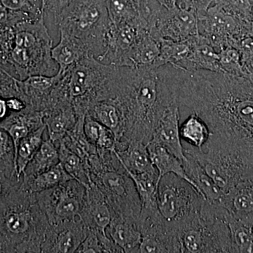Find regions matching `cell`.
I'll return each mask as SVG.
<instances>
[{
  "mask_svg": "<svg viewBox=\"0 0 253 253\" xmlns=\"http://www.w3.org/2000/svg\"><path fill=\"white\" fill-rule=\"evenodd\" d=\"M103 127V125L86 113L84 121V132L86 139L91 144L96 146Z\"/></svg>",
  "mask_w": 253,
  "mask_h": 253,
  "instance_id": "f6af8a7d",
  "label": "cell"
},
{
  "mask_svg": "<svg viewBox=\"0 0 253 253\" xmlns=\"http://www.w3.org/2000/svg\"><path fill=\"white\" fill-rule=\"evenodd\" d=\"M160 41L146 32L121 60L118 67L158 68Z\"/></svg>",
  "mask_w": 253,
  "mask_h": 253,
  "instance_id": "ffe728a7",
  "label": "cell"
},
{
  "mask_svg": "<svg viewBox=\"0 0 253 253\" xmlns=\"http://www.w3.org/2000/svg\"><path fill=\"white\" fill-rule=\"evenodd\" d=\"M185 155L186 159L183 162V166L186 174L205 199L211 203L218 202L224 194L221 190L194 157L189 154Z\"/></svg>",
  "mask_w": 253,
  "mask_h": 253,
  "instance_id": "83f0119b",
  "label": "cell"
},
{
  "mask_svg": "<svg viewBox=\"0 0 253 253\" xmlns=\"http://www.w3.org/2000/svg\"><path fill=\"white\" fill-rule=\"evenodd\" d=\"M251 15H252V16L253 18V1L252 6H251Z\"/></svg>",
  "mask_w": 253,
  "mask_h": 253,
  "instance_id": "11a10c76",
  "label": "cell"
},
{
  "mask_svg": "<svg viewBox=\"0 0 253 253\" xmlns=\"http://www.w3.org/2000/svg\"><path fill=\"white\" fill-rule=\"evenodd\" d=\"M149 32L158 41L182 42L198 36L199 19L194 11L150 3Z\"/></svg>",
  "mask_w": 253,
  "mask_h": 253,
  "instance_id": "7c38bea8",
  "label": "cell"
},
{
  "mask_svg": "<svg viewBox=\"0 0 253 253\" xmlns=\"http://www.w3.org/2000/svg\"><path fill=\"white\" fill-rule=\"evenodd\" d=\"M253 1V0H214L213 4L241 19L249 21L253 19L251 12Z\"/></svg>",
  "mask_w": 253,
  "mask_h": 253,
  "instance_id": "b9f144b4",
  "label": "cell"
},
{
  "mask_svg": "<svg viewBox=\"0 0 253 253\" xmlns=\"http://www.w3.org/2000/svg\"><path fill=\"white\" fill-rule=\"evenodd\" d=\"M218 54L222 73L247 77L243 68L239 49L232 46H227L220 50Z\"/></svg>",
  "mask_w": 253,
  "mask_h": 253,
  "instance_id": "60d3db41",
  "label": "cell"
},
{
  "mask_svg": "<svg viewBox=\"0 0 253 253\" xmlns=\"http://www.w3.org/2000/svg\"><path fill=\"white\" fill-rule=\"evenodd\" d=\"M91 183L97 186L112 210L113 216L138 220L141 204L134 181L115 150L100 151L88 160Z\"/></svg>",
  "mask_w": 253,
  "mask_h": 253,
  "instance_id": "8992f818",
  "label": "cell"
},
{
  "mask_svg": "<svg viewBox=\"0 0 253 253\" xmlns=\"http://www.w3.org/2000/svg\"><path fill=\"white\" fill-rule=\"evenodd\" d=\"M59 150V161L69 175L87 188L91 184L90 176L85 163L78 155L68 149L62 141L55 143Z\"/></svg>",
  "mask_w": 253,
  "mask_h": 253,
  "instance_id": "d590c367",
  "label": "cell"
},
{
  "mask_svg": "<svg viewBox=\"0 0 253 253\" xmlns=\"http://www.w3.org/2000/svg\"><path fill=\"white\" fill-rule=\"evenodd\" d=\"M73 1L74 0H42L44 17L51 16L54 21L58 15Z\"/></svg>",
  "mask_w": 253,
  "mask_h": 253,
  "instance_id": "bcb514c9",
  "label": "cell"
},
{
  "mask_svg": "<svg viewBox=\"0 0 253 253\" xmlns=\"http://www.w3.org/2000/svg\"><path fill=\"white\" fill-rule=\"evenodd\" d=\"M118 73V66L88 55L63 75L55 87V98L59 102L71 103L78 117L86 115L95 102L111 98Z\"/></svg>",
  "mask_w": 253,
  "mask_h": 253,
  "instance_id": "277c9868",
  "label": "cell"
},
{
  "mask_svg": "<svg viewBox=\"0 0 253 253\" xmlns=\"http://www.w3.org/2000/svg\"><path fill=\"white\" fill-rule=\"evenodd\" d=\"M214 0H176V6L180 9L194 11L198 18L204 16Z\"/></svg>",
  "mask_w": 253,
  "mask_h": 253,
  "instance_id": "ee69618b",
  "label": "cell"
},
{
  "mask_svg": "<svg viewBox=\"0 0 253 253\" xmlns=\"http://www.w3.org/2000/svg\"><path fill=\"white\" fill-rule=\"evenodd\" d=\"M205 200L194 186L175 174H166L158 183V211L177 229L199 212Z\"/></svg>",
  "mask_w": 253,
  "mask_h": 253,
  "instance_id": "9c48e42d",
  "label": "cell"
},
{
  "mask_svg": "<svg viewBox=\"0 0 253 253\" xmlns=\"http://www.w3.org/2000/svg\"><path fill=\"white\" fill-rule=\"evenodd\" d=\"M146 146L151 162L158 171V183L166 174H174L188 181L197 189L194 183L186 174L183 163L179 158L171 154L163 146L156 143L149 141Z\"/></svg>",
  "mask_w": 253,
  "mask_h": 253,
  "instance_id": "484cf974",
  "label": "cell"
},
{
  "mask_svg": "<svg viewBox=\"0 0 253 253\" xmlns=\"http://www.w3.org/2000/svg\"><path fill=\"white\" fill-rule=\"evenodd\" d=\"M115 153L128 172L141 174L157 170L151 162L147 146L140 141H131L124 149L115 150Z\"/></svg>",
  "mask_w": 253,
  "mask_h": 253,
  "instance_id": "4316f807",
  "label": "cell"
},
{
  "mask_svg": "<svg viewBox=\"0 0 253 253\" xmlns=\"http://www.w3.org/2000/svg\"><path fill=\"white\" fill-rule=\"evenodd\" d=\"M199 19V33L219 52L227 46L237 49L240 41L249 36L250 21L228 13L217 4L208 8Z\"/></svg>",
  "mask_w": 253,
  "mask_h": 253,
  "instance_id": "4fadbf2b",
  "label": "cell"
},
{
  "mask_svg": "<svg viewBox=\"0 0 253 253\" xmlns=\"http://www.w3.org/2000/svg\"><path fill=\"white\" fill-rule=\"evenodd\" d=\"M141 241L139 253H181L179 230L168 224L159 211H141L138 219Z\"/></svg>",
  "mask_w": 253,
  "mask_h": 253,
  "instance_id": "5bb4252c",
  "label": "cell"
},
{
  "mask_svg": "<svg viewBox=\"0 0 253 253\" xmlns=\"http://www.w3.org/2000/svg\"><path fill=\"white\" fill-rule=\"evenodd\" d=\"M229 217H239L253 212V176L246 178L228 190L217 202Z\"/></svg>",
  "mask_w": 253,
  "mask_h": 253,
  "instance_id": "44dd1931",
  "label": "cell"
},
{
  "mask_svg": "<svg viewBox=\"0 0 253 253\" xmlns=\"http://www.w3.org/2000/svg\"><path fill=\"white\" fill-rule=\"evenodd\" d=\"M9 111L6 105V99L0 96V121H2L9 114Z\"/></svg>",
  "mask_w": 253,
  "mask_h": 253,
  "instance_id": "816d5d0a",
  "label": "cell"
},
{
  "mask_svg": "<svg viewBox=\"0 0 253 253\" xmlns=\"http://www.w3.org/2000/svg\"><path fill=\"white\" fill-rule=\"evenodd\" d=\"M106 234L123 253H139L141 234L138 220L114 215Z\"/></svg>",
  "mask_w": 253,
  "mask_h": 253,
  "instance_id": "603a6c76",
  "label": "cell"
},
{
  "mask_svg": "<svg viewBox=\"0 0 253 253\" xmlns=\"http://www.w3.org/2000/svg\"><path fill=\"white\" fill-rule=\"evenodd\" d=\"M100 151H113L116 148V137L114 133L106 126H104L96 144Z\"/></svg>",
  "mask_w": 253,
  "mask_h": 253,
  "instance_id": "7dc6e473",
  "label": "cell"
},
{
  "mask_svg": "<svg viewBox=\"0 0 253 253\" xmlns=\"http://www.w3.org/2000/svg\"><path fill=\"white\" fill-rule=\"evenodd\" d=\"M60 163L59 150L49 137L42 143L34 157L28 163L22 176L37 175L49 169Z\"/></svg>",
  "mask_w": 253,
  "mask_h": 253,
  "instance_id": "e575fe53",
  "label": "cell"
},
{
  "mask_svg": "<svg viewBox=\"0 0 253 253\" xmlns=\"http://www.w3.org/2000/svg\"><path fill=\"white\" fill-rule=\"evenodd\" d=\"M86 114L111 129L116 135V142L119 140L123 132V116L113 100L106 99L95 102L88 109Z\"/></svg>",
  "mask_w": 253,
  "mask_h": 253,
  "instance_id": "f1b7e54d",
  "label": "cell"
},
{
  "mask_svg": "<svg viewBox=\"0 0 253 253\" xmlns=\"http://www.w3.org/2000/svg\"><path fill=\"white\" fill-rule=\"evenodd\" d=\"M159 4L166 6L168 9L176 6V0H156Z\"/></svg>",
  "mask_w": 253,
  "mask_h": 253,
  "instance_id": "f5cc1de1",
  "label": "cell"
},
{
  "mask_svg": "<svg viewBox=\"0 0 253 253\" xmlns=\"http://www.w3.org/2000/svg\"><path fill=\"white\" fill-rule=\"evenodd\" d=\"M210 136L208 125L196 113L192 112L180 126L181 139L196 149H203Z\"/></svg>",
  "mask_w": 253,
  "mask_h": 253,
  "instance_id": "8d00e7d4",
  "label": "cell"
},
{
  "mask_svg": "<svg viewBox=\"0 0 253 253\" xmlns=\"http://www.w3.org/2000/svg\"><path fill=\"white\" fill-rule=\"evenodd\" d=\"M86 115L80 116L76 125L63 136L61 141L64 144L78 155L85 163L87 168V162L91 156L97 153V148L95 145L91 144L86 139L84 132V121Z\"/></svg>",
  "mask_w": 253,
  "mask_h": 253,
  "instance_id": "d6a6232c",
  "label": "cell"
},
{
  "mask_svg": "<svg viewBox=\"0 0 253 253\" xmlns=\"http://www.w3.org/2000/svg\"><path fill=\"white\" fill-rule=\"evenodd\" d=\"M106 6L113 25L131 22L143 16L132 0H106Z\"/></svg>",
  "mask_w": 253,
  "mask_h": 253,
  "instance_id": "f35d334b",
  "label": "cell"
},
{
  "mask_svg": "<svg viewBox=\"0 0 253 253\" xmlns=\"http://www.w3.org/2000/svg\"><path fill=\"white\" fill-rule=\"evenodd\" d=\"M134 181L136 191L140 199L141 211L157 210V194L158 187V171L134 174L128 172Z\"/></svg>",
  "mask_w": 253,
  "mask_h": 253,
  "instance_id": "1f68e13d",
  "label": "cell"
},
{
  "mask_svg": "<svg viewBox=\"0 0 253 253\" xmlns=\"http://www.w3.org/2000/svg\"><path fill=\"white\" fill-rule=\"evenodd\" d=\"M43 116L48 136L54 143L61 140L78 121L77 113L70 103L57 105L44 111Z\"/></svg>",
  "mask_w": 253,
  "mask_h": 253,
  "instance_id": "d4e9b609",
  "label": "cell"
},
{
  "mask_svg": "<svg viewBox=\"0 0 253 253\" xmlns=\"http://www.w3.org/2000/svg\"><path fill=\"white\" fill-rule=\"evenodd\" d=\"M233 253H253V212L239 217L228 216Z\"/></svg>",
  "mask_w": 253,
  "mask_h": 253,
  "instance_id": "4dcf8cb0",
  "label": "cell"
},
{
  "mask_svg": "<svg viewBox=\"0 0 253 253\" xmlns=\"http://www.w3.org/2000/svg\"><path fill=\"white\" fill-rule=\"evenodd\" d=\"M205 147L206 151L189 148L184 149V154L197 161L223 194L240 181L253 176V169L229 151L208 141Z\"/></svg>",
  "mask_w": 253,
  "mask_h": 253,
  "instance_id": "30bf717a",
  "label": "cell"
},
{
  "mask_svg": "<svg viewBox=\"0 0 253 253\" xmlns=\"http://www.w3.org/2000/svg\"><path fill=\"white\" fill-rule=\"evenodd\" d=\"M179 120V104L174 101L163 111L150 141L163 146L183 163L186 156L181 143Z\"/></svg>",
  "mask_w": 253,
  "mask_h": 253,
  "instance_id": "e0dca14e",
  "label": "cell"
},
{
  "mask_svg": "<svg viewBox=\"0 0 253 253\" xmlns=\"http://www.w3.org/2000/svg\"><path fill=\"white\" fill-rule=\"evenodd\" d=\"M45 131L46 126L43 125L36 130L31 131L20 141L16 156V174L18 180H21L28 163L31 162L41 147L42 143L44 141L43 136Z\"/></svg>",
  "mask_w": 253,
  "mask_h": 253,
  "instance_id": "836d02e7",
  "label": "cell"
},
{
  "mask_svg": "<svg viewBox=\"0 0 253 253\" xmlns=\"http://www.w3.org/2000/svg\"><path fill=\"white\" fill-rule=\"evenodd\" d=\"M36 194L38 204L51 225L81 217L86 187L76 179Z\"/></svg>",
  "mask_w": 253,
  "mask_h": 253,
  "instance_id": "8fae6325",
  "label": "cell"
},
{
  "mask_svg": "<svg viewBox=\"0 0 253 253\" xmlns=\"http://www.w3.org/2000/svg\"><path fill=\"white\" fill-rule=\"evenodd\" d=\"M59 42L56 46H53L51 57L59 66L58 72L64 74L68 68L91 54L87 46L79 38L63 30H59Z\"/></svg>",
  "mask_w": 253,
  "mask_h": 253,
  "instance_id": "7402d4cb",
  "label": "cell"
},
{
  "mask_svg": "<svg viewBox=\"0 0 253 253\" xmlns=\"http://www.w3.org/2000/svg\"><path fill=\"white\" fill-rule=\"evenodd\" d=\"M181 253H233L228 213L205 200L201 210L179 227Z\"/></svg>",
  "mask_w": 253,
  "mask_h": 253,
  "instance_id": "52a82bcc",
  "label": "cell"
},
{
  "mask_svg": "<svg viewBox=\"0 0 253 253\" xmlns=\"http://www.w3.org/2000/svg\"><path fill=\"white\" fill-rule=\"evenodd\" d=\"M73 178L63 168L61 163L50 168L45 172L31 176H22L21 178V186L25 189L33 193L41 192L63 184Z\"/></svg>",
  "mask_w": 253,
  "mask_h": 253,
  "instance_id": "f546056e",
  "label": "cell"
},
{
  "mask_svg": "<svg viewBox=\"0 0 253 253\" xmlns=\"http://www.w3.org/2000/svg\"><path fill=\"white\" fill-rule=\"evenodd\" d=\"M43 117L42 112L26 106V109L19 112L9 111L7 116L0 121V129L6 131L12 139L15 156L21 139L44 125Z\"/></svg>",
  "mask_w": 253,
  "mask_h": 253,
  "instance_id": "d6986e66",
  "label": "cell"
},
{
  "mask_svg": "<svg viewBox=\"0 0 253 253\" xmlns=\"http://www.w3.org/2000/svg\"><path fill=\"white\" fill-rule=\"evenodd\" d=\"M113 212L107 201L94 183L86 188L85 199L81 218L88 229L106 234Z\"/></svg>",
  "mask_w": 253,
  "mask_h": 253,
  "instance_id": "ac0fdd59",
  "label": "cell"
},
{
  "mask_svg": "<svg viewBox=\"0 0 253 253\" xmlns=\"http://www.w3.org/2000/svg\"><path fill=\"white\" fill-rule=\"evenodd\" d=\"M168 78L179 105L208 125V141L239 158L253 170V80L168 64Z\"/></svg>",
  "mask_w": 253,
  "mask_h": 253,
  "instance_id": "6da1fadb",
  "label": "cell"
},
{
  "mask_svg": "<svg viewBox=\"0 0 253 253\" xmlns=\"http://www.w3.org/2000/svg\"><path fill=\"white\" fill-rule=\"evenodd\" d=\"M191 52L181 69L222 73L219 54L204 37L199 34L191 38Z\"/></svg>",
  "mask_w": 253,
  "mask_h": 253,
  "instance_id": "cb8c5ba5",
  "label": "cell"
},
{
  "mask_svg": "<svg viewBox=\"0 0 253 253\" xmlns=\"http://www.w3.org/2000/svg\"><path fill=\"white\" fill-rule=\"evenodd\" d=\"M0 3L9 11L26 13L37 17L44 11L42 0H0Z\"/></svg>",
  "mask_w": 253,
  "mask_h": 253,
  "instance_id": "7bdbcfd3",
  "label": "cell"
},
{
  "mask_svg": "<svg viewBox=\"0 0 253 253\" xmlns=\"http://www.w3.org/2000/svg\"><path fill=\"white\" fill-rule=\"evenodd\" d=\"M6 105L9 111L19 112L26 109V104L22 99L18 97H10L6 99Z\"/></svg>",
  "mask_w": 253,
  "mask_h": 253,
  "instance_id": "c3c4849f",
  "label": "cell"
},
{
  "mask_svg": "<svg viewBox=\"0 0 253 253\" xmlns=\"http://www.w3.org/2000/svg\"><path fill=\"white\" fill-rule=\"evenodd\" d=\"M19 181H13L0 176V198L11 187Z\"/></svg>",
  "mask_w": 253,
  "mask_h": 253,
  "instance_id": "f907efd6",
  "label": "cell"
},
{
  "mask_svg": "<svg viewBox=\"0 0 253 253\" xmlns=\"http://www.w3.org/2000/svg\"><path fill=\"white\" fill-rule=\"evenodd\" d=\"M249 36L253 38V19L249 22Z\"/></svg>",
  "mask_w": 253,
  "mask_h": 253,
  "instance_id": "db71d44e",
  "label": "cell"
},
{
  "mask_svg": "<svg viewBox=\"0 0 253 253\" xmlns=\"http://www.w3.org/2000/svg\"><path fill=\"white\" fill-rule=\"evenodd\" d=\"M76 253H123V250L110 239L107 234L89 229L86 239Z\"/></svg>",
  "mask_w": 253,
  "mask_h": 253,
  "instance_id": "ab89813d",
  "label": "cell"
},
{
  "mask_svg": "<svg viewBox=\"0 0 253 253\" xmlns=\"http://www.w3.org/2000/svg\"><path fill=\"white\" fill-rule=\"evenodd\" d=\"M49 225L36 194L21 180L0 198V253H41Z\"/></svg>",
  "mask_w": 253,
  "mask_h": 253,
  "instance_id": "3957f363",
  "label": "cell"
},
{
  "mask_svg": "<svg viewBox=\"0 0 253 253\" xmlns=\"http://www.w3.org/2000/svg\"><path fill=\"white\" fill-rule=\"evenodd\" d=\"M149 31L147 21L144 17L131 22L113 25L110 22L106 35V49L99 61L118 66L126 53Z\"/></svg>",
  "mask_w": 253,
  "mask_h": 253,
  "instance_id": "9a60e30c",
  "label": "cell"
},
{
  "mask_svg": "<svg viewBox=\"0 0 253 253\" xmlns=\"http://www.w3.org/2000/svg\"><path fill=\"white\" fill-rule=\"evenodd\" d=\"M63 30L81 40L96 59L104 54L109 27L106 0H74L54 20Z\"/></svg>",
  "mask_w": 253,
  "mask_h": 253,
  "instance_id": "ba28073f",
  "label": "cell"
},
{
  "mask_svg": "<svg viewBox=\"0 0 253 253\" xmlns=\"http://www.w3.org/2000/svg\"><path fill=\"white\" fill-rule=\"evenodd\" d=\"M88 232L89 229L81 217L49 224L42 244L41 253H76Z\"/></svg>",
  "mask_w": 253,
  "mask_h": 253,
  "instance_id": "2e32d148",
  "label": "cell"
},
{
  "mask_svg": "<svg viewBox=\"0 0 253 253\" xmlns=\"http://www.w3.org/2000/svg\"><path fill=\"white\" fill-rule=\"evenodd\" d=\"M118 68L111 99L123 116V132L116 142V151L124 149L131 141L147 144L163 111L177 101L163 66Z\"/></svg>",
  "mask_w": 253,
  "mask_h": 253,
  "instance_id": "7a4b0ae2",
  "label": "cell"
},
{
  "mask_svg": "<svg viewBox=\"0 0 253 253\" xmlns=\"http://www.w3.org/2000/svg\"><path fill=\"white\" fill-rule=\"evenodd\" d=\"M0 176L13 181L17 178L14 142L9 134L0 129Z\"/></svg>",
  "mask_w": 253,
  "mask_h": 253,
  "instance_id": "74e56055",
  "label": "cell"
},
{
  "mask_svg": "<svg viewBox=\"0 0 253 253\" xmlns=\"http://www.w3.org/2000/svg\"><path fill=\"white\" fill-rule=\"evenodd\" d=\"M53 40L45 23L44 13L23 20L11 28L0 54V66L6 56L33 76H52L59 66L51 57Z\"/></svg>",
  "mask_w": 253,
  "mask_h": 253,
  "instance_id": "5b68a950",
  "label": "cell"
},
{
  "mask_svg": "<svg viewBox=\"0 0 253 253\" xmlns=\"http://www.w3.org/2000/svg\"><path fill=\"white\" fill-rule=\"evenodd\" d=\"M137 7L139 8L141 14L144 18L147 17L150 11V3L151 0H132Z\"/></svg>",
  "mask_w": 253,
  "mask_h": 253,
  "instance_id": "681fc988",
  "label": "cell"
}]
</instances>
